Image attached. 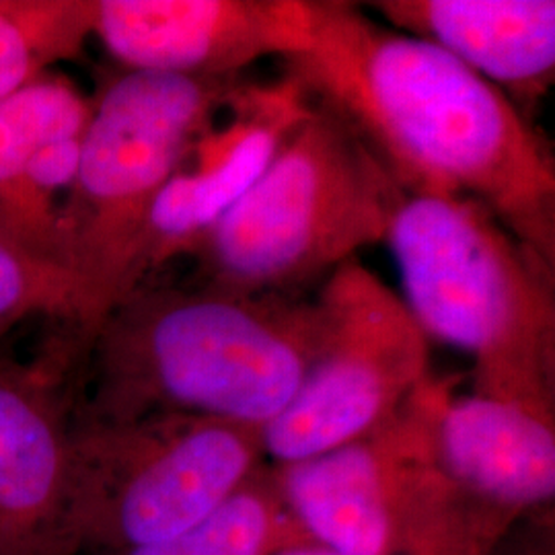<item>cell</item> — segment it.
<instances>
[{
    "mask_svg": "<svg viewBox=\"0 0 555 555\" xmlns=\"http://www.w3.org/2000/svg\"><path fill=\"white\" fill-rule=\"evenodd\" d=\"M93 101L50 73L0 100V237L60 268L62 204Z\"/></svg>",
    "mask_w": 555,
    "mask_h": 555,
    "instance_id": "7c38bea8",
    "label": "cell"
},
{
    "mask_svg": "<svg viewBox=\"0 0 555 555\" xmlns=\"http://www.w3.org/2000/svg\"><path fill=\"white\" fill-rule=\"evenodd\" d=\"M272 555H339L332 550H325L318 543H302V545H293V547H286V550H280L276 554Z\"/></svg>",
    "mask_w": 555,
    "mask_h": 555,
    "instance_id": "ac0fdd59",
    "label": "cell"
},
{
    "mask_svg": "<svg viewBox=\"0 0 555 555\" xmlns=\"http://www.w3.org/2000/svg\"><path fill=\"white\" fill-rule=\"evenodd\" d=\"M80 369L68 337L31 362L0 354V555H82L73 513Z\"/></svg>",
    "mask_w": 555,
    "mask_h": 555,
    "instance_id": "9c48e42d",
    "label": "cell"
},
{
    "mask_svg": "<svg viewBox=\"0 0 555 555\" xmlns=\"http://www.w3.org/2000/svg\"><path fill=\"white\" fill-rule=\"evenodd\" d=\"M38 315L64 319L80 339L79 284L66 270L0 237V341L25 319Z\"/></svg>",
    "mask_w": 555,
    "mask_h": 555,
    "instance_id": "e0dca14e",
    "label": "cell"
},
{
    "mask_svg": "<svg viewBox=\"0 0 555 555\" xmlns=\"http://www.w3.org/2000/svg\"><path fill=\"white\" fill-rule=\"evenodd\" d=\"M238 85L128 70L93 101L59 227L60 268L79 284L87 350L101 321L146 282L149 227L160 192Z\"/></svg>",
    "mask_w": 555,
    "mask_h": 555,
    "instance_id": "277c9868",
    "label": "cell"
},
{
    "mask_svg": "<svg viewBox=\"0 0 555 555\" xmlns=\"http://www.w3.org/2000/svg\"><path fill=\"white\" fill-rule=\"evenodd\" d=\"M366 7L494 85L525 118H533L554 85V0H377Z\"/></svg>",
    "mask_w": 555,
    "mask_h": 555,
    "instance_id": "5bb4252c",
    "label": "cell"
},
{
    "mask_svg": "<svg viewBox=\"0 0 555 555\" xmlns=\"http://www.w3.org/2000/svg\"><path fill=\"white\" fill-rule=\"evenodd\" d=\"M321 339L297 393L261 428L276 465L327 453L377 428L428 378L430 339L401 295L358 258L315 297Z\"/></svg>",
    "mask_w": 555,
    "mask_h": 555,
    "instance_id": "ba28073f",
    "label": "cell"
},
{
    "mask_svg": "<svg viewBox=\"0 0 555 555\" xmlns=\"http://www.w3.org/2000/svg\"><path fill=\"white\" fill-rule=\"evenodd\" d=\"M311 0H95L93 36L128 70L238 79L302 52Z\"/></svg>",
    "mask_w": 555,
    "mask_h": 555,
    "instance_id": "30bf717a",
    "label": "cell"
},
{
    "mask_svg": "<svg viewBox=\"0 0 555 555\" xmlns=\"http://www.w3.org/2000/svg\"><path fill=\"white\" fill-rule=\"evenodd\" d=\"M403 192L354 130L313 103L261 178L199 238L202 286L297 295L383 243Z\"/></svg>",
    "mask_w": 555,
    "mask_h": 555,
    "instance_id": "5b68a950",
    "label": "cell"
},
{
    "mask_svg": "<svg viewBox=\"0 0 555 555\" xmlns=\"http://www.w3.org/2000/svg\"><path fill=\"white\" fill-rule=\"evenodd\" d=\"M284 64L403 194L472 202L555 270L554 153L494 85L339 0H311L307 48Z\"/></svg>",
    "mask_w": 555,
    "mask_h": 555,
    "instance_id": "6da1fadb",
    "label": "cell"
},
{
    "mask_svg": "<svg viewBox=\"0 0 555 555\" xmlns=\"http://www.w3.org/2000/svg\"><path fill=\"white\" fill-rule=\"evenodd\" d=\"M385 243L424 336L474 360V391L555 410L554 268L459 199L401 194Z\"/></svg>",
    "mask_w": 555,
    "mask_h": 555,
    "instance_id": "3957f363",
    "label": "cell"
},
{
    "mask_svg": "<svg viewBox=\"0 0 555 555\" xmlns=\"http://www.w3.org/2000/svg\"><path fill=\"white\" fill-rule=\"evenodd\" d=\"M93 23L95 0H0V100L79 56Z\"/></svg>",
    "mask_w": 555,
    "mask_h": 555,
    "instance_id": "2e32d148",
    "label": "cell"
},
{
    "mask_svg": "<svg viewBox=\"0 0 555 555\" xmlns=\"http://www.w3.org/2000/svg\"><path fill=\"white\" fill-rule=\"evenodd\" d=\"M449 383L426 378L396 414L327 453L272 469L300 531L339 555H453L467 535L463 496L437 459Z\"/></svg>",
    "mask_w": 555,
    "mask_h": 555,
    "instance_id": "8992f818",
    "label": "cell"
},
{
    "mask_svg": "<svg viewBox=\"0 0 555 555\" xmlns=\"http://www.w3.org/2000/svg\"><path fill=\"white\" fill-rule=\"evenodd\" d=\"M543 555H547V554H543ZM550 555H552V554H550Z\"/></svg>",
    "mask_w": 555,
    "mask_h": 555,
    "instance_id": "d6986e66",
    "label": "cell"
},
{
    "mask_svg": "<svg viewBox=\"0 0 555 555\" xmlns=\"http://www.w3.org/2000/svg\"><path fill=\"white\" fill-rule=\"evenodd\" d=\"M313 543L278 492L272 469L259 465L215 515L188 533L159 543L87 555H272Z\"/></svg>",
    "mask_w": 555,
    "mask_h": 555,
    "instance_id": "9a60e30c",
    "label": "cell"
},
{
    "mask_svg": "<svg viewBox=\"0 0 555 555\" xmlns=\"http://www.w3.org/2000/svg\"><path fill=\"white\" fill-rule=\"evenodd\" d=\"M321 339L318 300L140 284L101 321L75 412L155 414L263 428L297 393Z\"/></svg>",
    "mask_w": 555,
    "mask_h": 555,
    "instance_id": "7a4b0ae2",
    "label": "cell"
},
{
    "mask_svg": "<svg viewBox=\"0 0 555 555\" xmlns=\"http://www.w3.org/2000/svg\"><path fill=\"white\" fill-rule=\"evenodd\" d=\"M555 410L469 393L444 399L437 420V459L456 492L504 522L552 506Z\"/></svg>",
    "mask_w": 555,
    "mask_h": 555,
    "instance_id": "4fadbf2b",
    "label": "cell"
},
{
    "mask_svg": "<svg viewBox=\"0 0 555 555\" xmlns=\"http://www.w3.org/2000/svg\"><path fill=\"white\" fill-rule=\"evenodd\" d=\"M261 428L188 414L100 422L73 410V513L82 554L188 533L261 465Z\"/></svg>",
    "mask_w": 555,
    "mask_h": 555,
    "instance_id": "52a82bcc",
    "label": "cell"
},
{
    "mask_svg": "<svg viewBox=\"0 0 555 555\" xmlns=\"http://www.w3.org/2000/svg\"><path fill=\"white\" fill-rule=\"evenodd\" d=\"M311 107L291 77L266 87L238 85L215 126L160 192L149 227V274L194 251L204 233L261 178Z\"/></svg>",
    "mask_w": 555,
    "mask_h": 555,
    "instance_id": "8fae6325",
    "label": "cell"
}]
</instances>
